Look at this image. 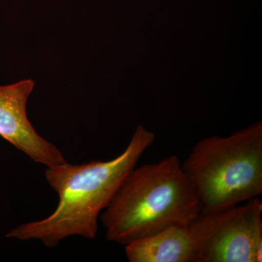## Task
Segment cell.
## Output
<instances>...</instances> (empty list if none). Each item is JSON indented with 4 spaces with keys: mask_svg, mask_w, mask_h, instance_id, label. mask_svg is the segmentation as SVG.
I'll return each instance as SVG.
<instances>
[{
    "mask_svg": "<svg viewBox=\"0 0 262 262\" xmlns=\"http://www.w3.org/2000/svg\"><path fill=\"white\" fill-rule=\"evenodd\" d=\"M183 170L195 189L202 212L220 211L262 194V124L196 143Z\"/></svg>",
    "mask_w": 262,
    "mask_h": 262,
    "instance_id": "obj_3",
    "label": "cell"
},
{
    "mask_svg": "<svg viewBox=\"0 0 262 262\" xmlns=\"http://www.w3.org/2000/svg\"><path fill=\"white\" fill-rule=\"evenodd\" d=\"M262 203L201 212L188 227L194 262H261Z\"/></svg>",
    "mask_w": 262,
    "mask_h": 262,
    "instance_id": "obj_4",
    "label": "cell"
},
{
    "mask_svg": "<svg viewBox=\"0 0 262 262\" xmlns=\"http://www.w3.org/2000/svg\"><path fill=\"white\" fill-rule=\"evenodd\" d=\"M189 225H173L125 245L130 262H194Z\"/></svg>",
    "mask_w": 262,
    "mask_h": 262,
    "instance_id": "obj_6",
    "label": "cell"
},
{
    "mask_svg": "<svg viewBox=\"0 0 262 262\" xmlns=\"http://www.w3.org/2000/svg\"><path fill=\"white\" fill-rule=\"evenodd\" d=\"M34 85L28 79L0 86V136L35 163L48 167L64 163L61 151L41 137L27 117V100Z\"/></svg>",
    "mask_w": 262,
    "mask_h": 262,
    "instance_id": "obj_5",
    "label": "cell"
},
{
    "mask_svg": "<svg viewBox=\"0 0 262 262\" xmlns=\"http://www.w3.org/2000/svg\"><path fill=\"white\" fill-rule=\"evenodd\" d=\"M155 139L152 132L139 125L123 152L113 160L82 165L66 162L48 167L46 179L59 198L56 211L44 220L10 230L7 237L39 239L49 248L70 236L95 238L100 213Z\"/></svg>",
    "mask_w": 262,
    "mask_h": 262,
    "instance_id": "obj_1",
    "label": "cell"
},
{
    "mask_svg": "<svg viewBox=\"0 0 262 262\" xmlns=\"http://www.w3.org/2000/svg\"><path fill=\"white\" fill-rule=\"evenodd\" d=\"M201 212V202L180 160L170 155L133 169L101 222L108 241L125 246L170 225H189Z\"/></svg>",
    "mask_w": 262,
    "mask_h": 262,
    "instance_id": "obj_2",
    "label": "cell"
}]
</instances>
